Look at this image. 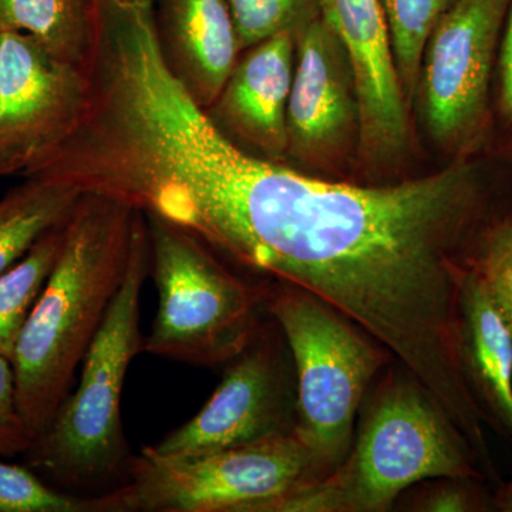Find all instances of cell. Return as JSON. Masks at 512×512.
I'll use <instances>...</instances> for the list:
<instances>
[{
  "label": "cell",
  "instance_id": "21",
  "mask_svg": "<svg viewBox=\"0 0 512 512\" xmlns=\"http://www.w3.org/2000/svg\"><path fill=\"white\" fill-rule=\"evenodd\" d=\"M471 271L483 282L512 336V211L488 229Z\"/></svg>",
  "mask_w": 512,
  "mask_h": 512
},
{
  "label": "cell",
  "instance_id": "18",
  "mask_svg": "<svg viewBox=\"0 0 512 512\" xmlns=\"http://www.w3.org/2000/svg\"><path fill=\"white\" fill-rule=\"evenodd\" d=\"M393 511L497 512L493 485L471 476L426 478L403 491Z\"/></svg>",
  "mask_w": 512,
  "mask_h": 512
},
{
  "label": "cell",
  "instance_id": "24",
  "mask_svg": "<svg viewBox=\"0 0 512 512\" xmlns=\"http://www.w3.org/2000/svg\"><path fill=\"white\" fill-rule=\"evenodd\" d=\"M495 510L512 512V480L501 481L494 490Z\"/></svg>",
  "mask_w": 512,
  "mask_h": 512
},
{
  "label": "cell",
  "instance_id": "17",
  "mask_svg": "<svg viewBox=\"0 0 512 512\" xmlns=\"http://www.w3.org/2000/svg\"><path fill=\"white\" fill-rule=\"evenodd\" d=\"M458 0H382L397 73L407 103L417 97L429 37Z\"/></svg>",
  "mask_w": 512,
  "mask_h": 512
},
{
  "label": "cell",
  "instance_id": "9",
  "mask_svg": "<svg viewBox=\"0 0 512 512\" xmlns=\"http://www.w3.org/2000/svg\"><path fill=\"white\" fill-rule=\"evenodd\" d=\"M86 100L82 66L26 33L0 32V177H23L74 126Z\"/></svg>",
  "mask_w": 512,
  "mask_h": 512
},
{
  "label": "cell",
  "instance_id": "3",
  "mask_svg": "<svg viewBox=\"0 0 512 512\" xmlns=\"http://www.w3.org/2000/svg\"><path fill=\"white\" fill-rule=\"evenodd\" d=\"M148 275L147 220L138 211L126 276L84 356L79 384L25 453L26 466L66 493L96 497L126 480L133 454L121 421V397L128 367L143 352L140 296Z\"/></svg>",
  "mask_w": 512,
  "mask_h": 512
},
{
  "label": "cell",
  "instance_id": "1",
  "mask_svg": "<svg viewBox=\"0 0 512 512\" xmlns=\"http://www.w3.org/2000/svg\"><path fill=\"white\" fill-rule=\"evenodd\" d=\"M138 210L82 192L64 224V244L12 357L19 412L33 436L55 419L77 367L126 276Z\"/></svg>",
  "mask_w": 512,
  "mask_h": 512
},
{
  "label": "cell",
  "instance_id": "16",
  "mask_svg": "<svg viewBox=\"0 0 512 512\" xmlns=\"http://www.w3.org/2000/svg\"><path fill=\"white\" fill-rule=\"evenodd\" d=\"M64 224L66 221L43 234L28 254L0 275V357L10 362L30 312L62 251Z\"/></svg>",
  "mask_w": 512,
  "mask_h": 512
},
{
  "label": "cell",
  "instance_id": "14",
  "mask_svg": "<svg viewBox=\"0 0 512 512\" xmlns=\"http://www.w3.org/2000/svg\"><path fill=\"white\" fill-rule=\"evenodd\" d=\"M79 195L56 181L26 177L0 198V275L43 234L67 220Z\"/></svg>",
  "mask_w": 512,
  "mask_h": 512
},
{
  "label": "cell",
  "instance_id": "4",
  "mask_svg": "<svg viewBox=\"0 0 512 512\" xmlns=\"http://www.w3.org/2000/svg\"><path fill=\"white\" fill-rule=\"evenodd\" d=\"M264 308L284 332L295 365V433L332 473L348 457L370 384L397 357L299 286L264 278Z\"/></svg>",
  "mask_w": 512,
  "mask_h": 512
},
{
  "label": "cell",
  "instance_id": "8",
  "mask_svg": "<svg viewBox=\"0 0 512 512\" xmlns=\"http://www.w3.org/2000/svg\"><path fill=\"white\" fill-rule=\"evenodd\" d=\"M511 0H458L429 37L417 96L434 143L468 153L488 126L494 57Z\"/></svg>",
  "mask_w": 512,
  "mask_h": 512
},
{
  "label": "cell",
  "instance_id": "15",
  "mask_svg": "<svg viewBox=\"0 0 512 512\" xmlns=\"http://www.w3.org/2000/svg\"><path fill=\"white\" fill-rule=\"evenodd\" d=\"M32 36L53 55L82 64L90 39V0H0V32Z\"/></svg>",
  "mask_w": 512,
  "mask_h": 512
},
{
  "label": "cell",
  "instance_id": "13",
  "mask_svg": "<svg viewBox=\"0 0 512 512\" xmlns=\"http://www.w3.org/2000/svg\"><path fill=\"white\" fill-rule=\"evenodd\" d=\"M458 355L485 426L512 444V336L473 271L461 286Z\"/></svg>",
  "mask_w": 512,
  "mask_h": 512
},
{
  "label": "cell",
  "instance_id": "11",
  "mask_svg": "<svg viewBox=\"0 0 512 512\" xmlns=\"http://www.w3.org/2000/svg\"><path fill=\"white\" fill-rule=\"evenodd\" d=\"M207 111L222 133L255 156L286 164L295 35L282 32L245 50Z\"/></svg>",
  "mask_w": 512,
  "mask_h": 512
},
{
  "label": "cell",
  "instance_id": "22",
  "mask_svg": "<svg viewBox=\"0 0 512 512\" xmlns=\"http://www.w3.org/2000/svg\"><path fill=\"white\" fill-rule=\"evenodd\" d=\"M32 443L33 436L19 412L12 362L0 357V457L25 454Z\"/></svg>",
  "mask_w": 512,
  "mask_h": 512
},
{
  "label": "cell",
  "instance_id": "6",
  "mask_svg": "<svg viewBox=\"0 0 512 512\" xmlns=\"http://www.w3.org/2000/svg\"><path fill=\"white\" fill-rule=\"evenodd\" d=\"M328 476L295 433L198 454L161 456L144 447L126 480L90 498V512H258Z\"/></svg>",
  "mask_w": 512,
  "mask_h": 512
},
{
  "label": "cell",
  "instance_id": "2",
  "mask_svg": "<svg viewBox=\"0 0 512 512\" xmlns=\"http://www.w3.org/2000/svg\"><path fill=\"white\" fill-rule=\"evenodd\" d=\"M440 476L485 478L463 431L396 359L370 384L343 463L258 512H390L407 488Z\"/></svg>",
  "mask_w": 512,
  "mask_h": 512
},
{
  "label": "cell",
  "instance_id": "7",
  "mask_svg": "<svg viewBox=\"0 0 512 512\" xmlns=\"http://www.w3.org/2000/svg\"><path fill=\"white\" fill-rule=\"evenodd\" d=\"M298 382L284 332L265 315L210 400L156 446L161 456H198L292 433Z\"/></svg>",
  "mask_w": 512,
  "mask_h": 512
},
{
  "label": "cell",
  "instance_id": "23",
  "mask_svg": "<svg viewBox=\"0 0 512 512\" xmlns=\"http://www.w3.org/2000/svg\"><path fill=\"white\" fill-rule=\"evenodd\" d=\"M501 110L512 121V0L503 28L500 53Z\"/></svg>",
  "mask_w": 512,
  "mask_h": 512
},
{
  "label": "cell",
  "instance_id": "5",
  "mask_svg": "<svg viewBox=\"0 0 512 512\" xmlns=\"http://www.w3.org/2000/svg\"><path fill=\"white\" fill-rule=\"evenodd\" d=\"M144 215L158 308L143 352L194 366L227 365L265 318L264 278L239 274L201 239Z\"/></svg>",
  "mask_w": 512,
  "mask_h": 512
},
{
  "label": "cell",
  "instance_id": "10",
  "mask_svg": "<svg viewBox=\"0 0 512 512\" xmlns=\"http://www.w3.org/2000/svg\"><path fill=\"white\" fill-rule=\"evenodd\" d=\"M286 163L330 170L359 144V100L348 53L322 16L295 33Z\"/></svg>",
  "mask_w": 512,
  "mask_h": 512
},
{
  "label": "cell",
  "instance_id": "12",
  "mask_svg": "<svg viewBox=\"0 0 512 512\" xmlns=\"http://www.w3.org/2000/svg\"><path fill=\"white\" fill-rule=\"evenodd\" d=\"M153 10L165 63L195 103L208 109L241 53L227 0H153Z\"/></svg>",
  "mask_w": 512,
  "mask_h": 512
},
{
  "label": "cell",
  "instance_id": "19",
  "mask_svg": "<svg viewBox=\"0 0 512 512\" xmlns=\"http://www.w3.org/2000/svg\"><path fill=\"white\" fill-rule=\"evenodd\" d=\"M237 32L239 52L282 32L295 35L319 18V0H227Z\"/></svg>",
  "mask_w": 512,
  "mask_h": 512
},
{
  "label": "cell",
  "instance_id": "20",
  "mask_svg": "<svg viewBox=\"0 0 512 512\" xmlns=\"http://www.w3.org/2000/svg\"><path fill=\"white\" fill-rule=\"evenodd\" d=\"M0 512H90V500L45 483L26 464L0 460Z\"/></svg>",
  "mask_w": 512,
  "mask_h": 512
}]
</instances>
